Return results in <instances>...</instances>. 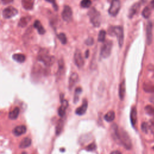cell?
I'll use <instances>...</instances> for the list:
<instances>
[{
  "mask_svg": "<svg viewBox=\"0 0 154 154\" xmlns=\"http://www.w3.org/2000/svg\"><path fill=\"white\" fill-rule=\"evenodd\" d=\"M112 128L113 130L112 137L115 141L119 142L126 149H131L132 148V143L128 133L123 129H119L117 125L114 124Z\"/></svg>",
  "mask_w": 154,
  "mask_h": 154,
  "instance_id": "cell-1",
  "label": "cell"
},
{
  "mask_svg": "<svg viewBox=\"0 0 154 154\" xmlns=\"http://www.w3.org/2000/svg\"><path fill=\"white\" fill-rule=\"evenodd\" d=\"M108 31L109 35H116L119 47L121 48L123 44L124 40V33L123 28L121 26H111L108 28Z\"/></svg>",
  "mask_w": 154,
  "mask_h": 154,
  "instance_id": "cell-2",
  "label": "cell"
},
{
  "mask_svg": "<svg viewBox=\"0 0 154 154\" xmlns=\"http://www.w3.org/2000/svg\"><path fill=\"white\" fill-rule=\"evenodd\" d=\"M88 16L90 18V20L93 25L95 27H99L100 24V14L99 12L94 7L91 8L88 11Z\"/></svg>",
  "mask_w": 154,
  "mask_h": 154,
  "instance_id": "cell-3",
  "label": "cell"
},
{
  "mask_svg": "<svg viewBox=\"0 0 154 154\" xmlns=\"http://www.w3.org/2000/svg\"><path fill=\"white\" fill-rule=\"evenodd\" d=\"M38 60L42 62L46 66H51L54 64L55 58L43 51L42 52H40L38 56Z\"/></svg>",
  "mask_w": 154,
  "mask_h": 154,
  "instance_id": "cell-4",
  "label": "cell"
},
{
  "mask_svg": "<svg viewBox=\"0 0 154 154\" xmlns=\"http://www.w3.org/2000/svg\"><path fill=\"white\" fill-rule=\"evenodd\" d=\"M112 42L110 40H106L101 47L100 55L103 58H108L111 52Z\"/></svg>",
  "mask_w": 154,
  "mask_h": 154,
  "instance_id": "cell-5",
  "label": "cell"
},
{
  "mask_svg": "<svg viewBox=\"0 0 154 154\" xmlns=\"http://www.w3.org/2000/svg\"><path fill=\"white\" fill-rule=\"evenodd\" d=\"M120 8V2L119 0H112L108 10L109 14L112 16L117 15Z\"/></svg>",
  "mask_w": 154,
  "mask_h": 154,
  "instance_id": "cell-6",
  "label": "cell"
},
{
  "mask_svg": "<svg viewBox=\"0 0 154 154\" xmlns=\"http://www.w3.org/2000/svg\"><path fill=\"white\" fill-rule=\"evenodd\" d=\"M18 11L16 8L13 7H7L5 8L2 11V16L5 19H9L17 14Z\"/></svg>",
  "mask_w": 154,
  "mask_h": 154,
  "instance_id": "cell-7",
  "label": "cell"
},
{
  "mask_svg": "<svg viewBox=\"0 0 154 154\" xmlns=\"http://www.w3.org/2000/svg\"><path fill=\"white\" fill-rule=\"evenodd\" d=\"M74 62L75 65L81 68L84 64V60L82 56L81 52L79 49H76L74 54Z\"/></svg>",
  "mask_w": 154,
  "mask_h": 154,
  "instance_id": "cell-8",
  "label": "cell"
},
{
  "mask_svg": "<svg viewBox=\"0 0 154 154\" xmlns=\"http://www.w3.org/2000/svg\"><path fill=\"white\" fill-rule=\"evenodd\" d=\"M61 16L63 19L66 22H70L72 19V10L68 5H65L63 10Z\"/></svg>",
  "mask_w": 154,
  "mask_h": 154,
  "instance_id": "cell-9",
  "label": "cell"
},
{
  "mask_svg": "<svg viewBox=\"0 0 154 154\" xmlns=\"http://www.w3.org/2000/svg\"><path fill=\"white\" fill-rule=\"evenodd\" d=\"M87 107H88V101L87 99H85L83 100L82 105L81 106L78 107L76 109V111H75L76 114H77L78 116L84 115L87 109Z\"/></svg>",
  "mask_w": 154,
  "mask_h": 154,
  "instance_id": "cell-10",
  "label": "cell"
},
{
  "mask_svg": "<svg viewBox=\"0 0 154 154\" xmlns=\"http://www.w3.org/2000/svg\"><path fill=\"white\" fill-rule=\"evenodd\" d=\"M146 37L147 43L150 45L152 41V24L150 21L148 22L146 26Z\"/></svg>",
  "mask_w": 154,
  "mask_h": 154,
  "instance_id": "cell-11",
  "label": "cell"
},
{
  "mask_svg": "<svg viewBox=\"0 0 154 154\" xmlns=\"http://www.w3.org/2000/svg\"><path fill=\"white\" fill-rule=\"evenodd\" d=\"M26 131V128L25 125H19L13 129V133L15 136L18 137L25 134Z\"/></svg>",
  "mask_w": 154,
  "mask_h": 154,
  "instance_id": "cell-12",
  "label": "cell"
},
{
  "mask_svg": "<svg viewBox=\"0 0 154 154\" xmlns=\"http://www.w3.org/2000/svg\"><path fill=\"white\" fill-rule=\"evenodd\" d=\"M68 105H69L68 102L65 99L61 100V105L58 110V113L59 116H60L61 117H63L64 116L66 109L68 106Z\"/></svg>",
  "mask_w": 154,
  "mask_h": 154,
  "instance_id": "cell-13",
  "label": "cell"
},
{
  "mask_svg": "<svg viewBox=\"0 0 154 154\" xmlns=\"http://www.w3.org/2000/svg\"><path fill=\"white\" fill-rule=\"evenodd\" d=\"M78 75L76 73H72L69 78V88L71 90L75 84L78 82Z\"/></svg>",
  "mask_w": 154,
  "mask_h": 154,
  "instance_id": "cell-14",
  "label": "cell"
},
{
  "mask_svg": "<svg viewBox=\"0 0 154 154\" xmlns=\"http://www.w3.org/2000/svg\"><path fill=\"white\" fill-rule=\"evenodd\" d=\"M137 112L135 106H133L131 109V113H130V120L132 125L134 127L137 123Z\"/></svg>",
  "mask_w": 154,
  "mask_h": 154,
  "instance_id": "cell-15",
  "label": "cell"
},
{
  "mask_svg": "<svg viewBox=\"0 0 154 154\" xmlns=\"http://www.w3.org/2000/svg\"><path fill=\"white\" fill-rule=\"evenodd\" d=\"M126 92V86H125V81L123 80L119 85V96L120 100H123L125 97V94Z\"/></svg>",
  "mask_w": 154,
  "mask_h": 154,
  "instance_id": "cell-16",
  "label": "cell"
},
{
  "mask_svg": "<svg viewBox=\"0 0 154 154\" xmlns=\"http://www.w3.org/2000/svg\"><path fill=\"white\" fill-rule=\"evenodd\" d=\"M31 144V139L29 137H25L20 141L19 147L21 149H25L29 147Z\"/></svg>",
  "mask_w": 154,
  "mask_h": 154,
  "instance_id": "cell-17",
  "label": "cell"
},
{
  "mask_svg": "<svg viewBox=\"0 0 154 154\" xmlns=\"http://www.w3.org/2000/svg\"><path fill=\"white\" fill-rule=\"evenodd\" d=\"M140 3H135L131 7V8L129 9V14H128L129 18L132 17L136 14V13L138 11V9L140 8Z\"/></svg>",
  "mask_w": 154,
  "mask_h": 154,
  "instance_id": "cell-18",
  "label": "cell"
},
{
  "mask_svg": "<svg viewBox=\"0 0 154 154\" xmlns=\"http://www.w3.org/2000/svg\"><path fill=\"white\" fill-rule=\"evenodd\" d=\"M34 0H22V7L26 10H31L33 8Z\"/></svg>",
  "mask_w": 154,
  "mask_h": 154,
  "instance_id": "cell-19",
  "label": "cell"
},
{
  "mask_svg": "<svg viewBox=\"0 0 154 154\" xmlns=\"http://www.w3.org/2000/svg\"><path fill=\"white\" fill-rule=\"evenodd\" d=\"M33 26L35 28L37 29L38 32L40 34H45V28H43V26H42V25L41 24V23L39 20H35V22H34Z\"/></svg>",
  "mask_w": 154,
  "mask_h": 154,
  "instance_id": "cell-20",
  "label": "cell"
},
{
  "mask_svg": "<svg viewBox=\"0 0 154 154\" xmlns=\"http://www.w3.org/2000/svg\"><path fill=\"white\" fill-rule=\"evenodd\" d=\"M20 109L18 107H16L11 111H10L8 114V118L11 120L16 119L19 116Z\"/></svg>",
  "mask_w": 154,
  "mask_h": 154,
  "instance_id": "cell-21",
  "label": "cell"
},
{
  "mask_svg": "<svg viewBox=\"0 0 154 154\" xmlns=\"http://www.w3.org/2000/svg\"><path fill=\"white\" fill-rule=\"evenodd\" d=\"M13 59L17 63H23L25 60V56L22 54H14L12 56Z\"/></svg>",
  "mask_w": 154,
  "mask_h": 154,
  "instance_id": "cell-22",
  "label": "cell"
},
{
  "mask_svg": "<svg viewBox=\"0 0 154 154\" xmlns=\"http://www.w3.org/2000/svg\"><path fill=\"white\" fill-rule=\"evenodd\" d=\"M143 90L146 93H154V85L150 83H144L143 86Z\"/></svg>",
  "mask_w": 154,
  "mask_h": 154,
  "instance_id": "cell-23",
  "label": "cell"
},
{
  "mask_svg": "<svg viewBox=\"0 0 154 154\" xmlns=\"http://www.w3.org/2000/svg\"><path fill=\"white\" fill-rule=\"evenodd\" d=\"M30 20H31L30 16L23 17L20 19L19 22L18 23V25L20 27H24L28 25V23H29Z\"/></svg>",
  "mask_w": 154,
  "mask_h": 154,
  "instance_id": "cell-24",
  "label": "cell"
},
{
  "mask_svg": "<svg viewBox=\"0 0 154 154\" xmlns=\"http://www.w3.org/2000/svg\"><path fill=\"white\" fill-rule=\"evenodd\" d=\"M115 119V112L113 111H108L105 116L104 119L108 122H112Z\"/></svg>",
  "mask_w": 154,
  "mask_h": 154,
  "instance_id": "cell-25",
  "label": "cell"
},
{
  "mask_svg": "<svg viewBox=\"0 0 154 154\" xmlns=\"http://www.w3.org/2000/svg\"><path fill=\"white\" fill-rule=\"evenodd\" d=\"M63 125H64V121L63 119H60L58 120L57 126H56V134L57 135H59L63 129Z\"/></svg>",
  "mask_w": 154,
  "mask_h": 154,
  "instance_id": "cell-26",
  "label": "cell"
},
{
  "mask_svg": "<svg viewBox=\"0 0 154 154\" xmlns=\"http://www.w3.org/2000/svg\"><path fill=\"white\" fill-rule=\"evenodd\" d=\"M82 88L79 87H77L75 90V94H74V97H73V102L75 103H76V102H78L79 100V96L80 95V94L82 92Z\"/></svg>",
  "mask_w": 154,
  "mask_h": 154,
  "instance_id": "cell-27",
  "label": "cell"
},
{
  "mask_svg": "<svg viewBox=\"0 0 154 154\" xmlns=\"http://www.w3.org/2000/svg\"><path fill=\"white\" fill-rule=\"evenodd\" d=\"M106 37V31L104 30H100L98 34L97 40L100 42H103L105 40Z\"/></svg>",
  "mask_w": 154,
  "mask_h": 154,
  "instance_id": "cell-28",
  "label": "cell"
},
{
  "mask_svg": "<svg viewBox=\"0 0 154 154\" xmlns=\"http://www.w3.org/2000/svg\"><path fill=\"white\" fill-rule=\"evenodd\" d=\"M151 14V10H150V8L149 7H146L143 11H142V15L143 16L146 18V19H147L150 17Z\"/></svg>",
  "mask_w": 154,
  "mask_h": 154,
  "instance_id": "cell-29",
  "label": "cell"
},
{
  "mask_svg": "<svg viewBox=\"0 0 154 154\" xmlns=\"http://www.w3.org/2000/svg\"><path fill=\"white\" fill-rule=\"evenodd\" d=\"M144 109H145L146 113H147L149 115L154 116V106L148 105L145 106Z\"/></svg>",
  "mask_w": 154,
  "mask_h": 154,
  "instance_id": "cell-30",
  "label": "cell"
},
{
  "mask_svg": "<svg viewBox=\"0 0 154 154\" xmlns=\"http://www.w3.org/2000/svg\"><path fill=\"white\" fill-rule=\"evenodd\" d=\"M57 37L58 38L59 40L61 42V43L62 44L65 45L67 43V37H66V35L64 33L61 32V33L58 34L57 35Z\"/></svg>",
  "mask_w": 154,
  "mask_h": 154,
  "instance_id": "cell-31",
  "label": "cell"
},
{
  "mask_svg": "<svg viewBox=\"0 0 154 154\" xmlns=\"http://www.w3.org/2000/svg\"><path fill=\"white\" fill-rule=\"evenodd\" d=\"M141 129L142 131L144 133H147L149 131H150V128H149V123L147 122H143L141 125Z\"/></svg>",
  "mask_w": 154,
  "mask_h": 154,
  "instance_id": "cell-32",
  "label": "cell"
},
{
  "mask_svg": "<svg viewBox=\"0 0 154 154\" xmlns=\"http://www.w3.org/2000/svg\"><path fill=\"white\" fill-rule=\"evenodd\" d=\"M80 4L83 8H88L91 5V0H82Z\"/></svg>",
  "mask_w": 154,
  "mask_h": 154,
  "instance_id": "cell-33",
  "label": "cell"
},
{
  "mask_svg": "<svg viewBox=\"0 0 154 154\" xmlns=\"http://www.w3.org/2000/svg\"><path fill=\"white\" fill-rule=\"evenodd\" d=\"M91 139V136L89 134H86L85 135L81 136L80 138V142L82 143V144H84L87 141H89Z\"/></svg>",
  "mask_w": 154,
  "mask_h": 154,
  "instance_id": "cell-34",
  "label": "cell"
},
{
  "mask_svg": "<svg viewBox=\"0 0 154 154\" xmlns=\"http://www.w3.org/2000/svg\"><path fill=\"white\" fill-rule=\"evenodd\" d=\"M96 144L94 143H92L87 146L86 149L88 151H93V150H94L96 149Z\"/></svg>",
  "mask_w": 154,
  "mask_h": 154,
  "instance_id": "cell-35",
  "label": "cell"
},
{
  "mask_svg": "<svg viewBox=\"0 0 154 154\" xmlns=\"http://www.w3.org/2000/svg\"><path fill=\"white\" fill-rule=\"evenodd\" d=\"M85 43L88 46H91L94 43V39L92 37H89L85 41Z\"/></svg>",
  "mask_w": 154,
  "mask_h": 154,
  "instance_id": "cell-36",
  "label": "cell"
},
{
  "mask_svg": "<svg viewBox=\"0 0 154 154\" xmlns=\"http://www.w3.org/2000/svg\"><path fill=\"white\" fill-rule=\"evenodd\" d=\"M46 1L49 2V3H51L52 4V6L54 8V10H57L58 9V6L56 4V2H55V0H45Z\"/></svg>",
  "mask_w": 154,
  "mask_h": 154,
  "instance_id": "cell-37",
  "label": "cell"
},
{
  "mask_svg": "<svg viewBox=\"0 0 154 154\" xmlns=\"http://www.w3.org/2000/svg\"><path fill=\"white\" fill-rule=\"evenodd\" d=\"M149 128H150V131L154 134V121L151 120L149 123Z\"/></svg>",
  "mask_w": 154,
  "mask_h": 154,
  "instance_id": "cell-38",
  "label": "cell"
},
{
  "mask_svg": "<svg viewBox=\"0 0 154 154\" xmlns=\"http://www.w3.org/2000/svg\"><path fill=\"white\" fill-rule=\"evenodd\" d=\"M1 2L4 4H8L13 2V0H1Z\"/></svg>",
  "mask_w": 154,
  "mask_h": 154,
  "instance_id": "cell-39",
  "label": "cell"
},
{
  "mask_svg": "<svg viewBox=\"0 0 154 154\" xmlns=\"http://www.w3.org/2000/svg\"><path fill=\"white\" fill-rule=\"evenodd\" d=\"M110 154H122V153L119 150H115V151L112 152Z\"/></svg>",
  "mask_w": 154,
  "mask_h": 154,
  "instance_id": "cell-40",
  "label": "cell"
},
{
  "mask_svg": "<svg viewBox=\"0 0 154 154\" xmlns=\"http://www.w3.org/2000/svg\"><path fill=\"white\" fill-rule=\"evenodd\" d=\"M88 55H89V51L88 50H87L85 51V58H88Z\"/></svg>",
  "mask_w": 154,
  "mask_h": 154,
  "instance_id": "cell-41",
  "label": "cell"
},
{
  "mask_svg": "<svg viewBox=\"0 0 154 154\" xmlns=\"http://www.w3.org/2000/svg\"><path fill=\"white\" fill-rule=\"evenodd\" d=\"M150 5L153 8H154V0H152L150 2Z\"/></svg>",
  "mask_w": 154,
  "mask_h": 154,
  "instance_id": "cell-42",
  "label": "cell"
},
{
  "mask_svg": "<svg viewBox=\"0 0 154 154\" xmlns=\"http://www.w3.org/2000/svg\"><path fill=\"white\" fill-rule=\"evenodd\" d=\"M21 154H27V153L25 152H22Z\"/></svg>",
  "mask_w": 154,
  "mask_h": 154,
  "instance_id": "cell-43",
  "label": "cell"
},
{
  "mask_svg": "<svg viewBox=\"0 0 154 154\" xmlns=\"http://www.w3.org/2000/svg\"><path fill=\"white\" fill-rule=\"evenodd\" d=\"M152 149H153V150H154V146L152 147Z\"/></svg>",
  "mask_w": 154,
  "mask_h": 154,
  "instance_id": "cell-44",
  "label": "cell"
}]
</instances>
